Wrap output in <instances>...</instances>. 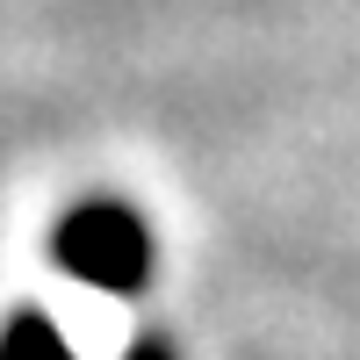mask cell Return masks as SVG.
Instances as JSON below:
<instances>
[{
  "label": "cell",
  "mask_w": 360,
  "mask_h": 360,
  "mask_svg": "<svg viewBox=\"0 0 360 360\" xmlns=\"http://www.w3.org/2000/svg\"><path fill=\"white\" fill-rule=\"evenodd\" d=\"M65 259L86 281H101V288H130L144 274V238H137L130 217H115V209H86L65 231Z\"/></svg>",
  "instance_id": "1"
},
{
  "label": "cell",
  "mask_w": 360,
  "mask_h": 360,
  "mask_svg": "<svg viewBox=\"0 0 360 360\" xmlns=\"http://www.w3.org/2000/svg\"><path fill=\"white\" fill-rule=\"evenodd\" d=\"M8 360H72V353L51 339V324L29 317V324H15V332H8Z\"/></svg>",
  "instance_id": "2"
}]
</instances>
